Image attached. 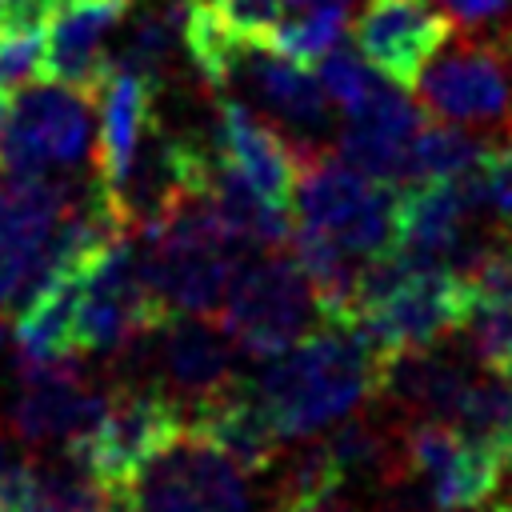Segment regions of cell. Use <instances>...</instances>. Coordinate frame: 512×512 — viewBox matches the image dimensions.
<instances>
[{
    "label": "cell",
    "mask_w": 512,
    "mask_h": 512,
    "mask_svg": "<svg viewBox=\"0 0 512 512\" xmlns=\"http://www.w3.org/2000/svg\"><path fill=\"white\" fill-rule=\"evenodd\" d=\"M392 356L364 324L324 320L248 376V388L284 440H304L380 396Z\"/></svg>",
    "instance_id": "obj_1"
},
{
    "label": "cell",
    "mask_w": 512,
    "mask_h": 512,
    "mask_svg": "<svg viewBox=\"0 0 512 512\" xmlns=\"http://www.w3.org/2000/svg\"><path fill=\"white\" fill-rule=\"evenodd\" d=\"M348 320L364 324L388 352L452 340L468 320V284L452 264H416L384 252L360 264Z\"/></svg>",
    "instance_id": "obj_2"
},
{
    "label": "cell",
    "mask_w": 512,
    "mask_h": 512,
    "mask_svg": "<svg viewBox=\"0 0 512 512\" xmlns=\"http://www.w3.org/2000/svg\"><path fill=\"white\" fill-rule=\"evenodd\" d=\"M240 240L228 232L208 192L184 200L164 224L140 232V264L168 316H216L240 268Z\"/></svg>",
    "instance_id": "obj_3"
},
{
    "label": "cell",
    "mask_w": 512,
    "mask_h": 512,
    "mask_svg": "<svg viewBox=\"0 0 512 512\" xmlns=\"http://www.w3.org/2000/svg\"><path fill=\"white\" fill-rule=\"evenodd\" d=\"M292 216L364 264L392 248L396 184L356 172L328 148H304Z\"/></svg>",
    "instance_id": "obj_4"
},
{
    "label": "cell",
    "mask_w": 512,
    "mask_h": 512,
    "mask_svg": "<svg viewBox=\"0 0 512 512\" xmlns=\"http://www.w3.org/2000/svg\"><path fill=\"white\" fill-rule=\"evenodd\" d=\"M136 512H256L252 472L240 468L204 432H172L120 488Z\"/></svg>",
    "instance_id": "obj_5"
},
{
    "label": "cell",
    "mask_w": 512,
    "mask_h": 512,
    "mask_svg": "<svg viewBox=\"0 0 512 512\" xmlns=\"http://www.w3.org/2000/svg\"><path fill=\"white\" fill-rule=\"evenodd\" d=\"M220 324L240 344V352L272 360L324 320L312 280L304 276L296 256L268 248L252 260H240L220 304Z\"/></svg>",
    "instance_id": "obj_6"
},
{
    "label": "cell",
    "mask_w": 512,
    "mask_h": 512,
    "mask_svg": "<svg viewBox=\"0 0 512 512\" xmlns=\"http://www.w3.org/2000/svg\"><path fill=\"white\" fill-rule=\"evenodd\" d=\"M168 312L152 296L140 264V248L120 236L96 252L80 272L76 296V352L120 356L132 340L160 328Z\"/></svg>",
    "instance_id": "obj_7"
},
{
    "label": "cell",
    "mask_w": 512,
    "mask_h": 512,
    "mask_svg": "<svg viewBox=\"0 0 512 512\" xmlns=\"http://www.w3.org/2000/svg\"><path fill=\"white\" fill-rule=\"evenodd\" d=\"M88 100L68 84H32L12 96L0 128V168L20 176H44L72 168L88 156Z\"/></svg>",
    "instance_id": "obj_8"
},
{
    "label": "cell",
    "mask_w": 512,
    "mask_h": 512,
    "mask_svg": "<svg viewBox=\"0 0 512 512\" xmlns=\"http://www.w3.org/2000/svg\"><path fill=\"white\" fill-rule=\"evenodd\" d=\"M72 200L76 188L68 180L0 168V312H20L32 300L44 248Z\"/></svg>",
    "instance_id": "obj_9"
},
{
    "label": "cell",
    "mask_w": 512,
    "mask_h": 512,
    "mask_svg": "<svg viewBox=\"0 0 512 512\" xmlns=\"http://www.w3.org/2000/svg\"><path fill=\"white\" fill-rule=\"evenodd\" d=\"M180 428H184V408L168 392L140 380H116L108 388V404L92 436L68 456L84 460L120 496L128 476Z\"/></svg>",
    "instance_id": "obj_10"
},
{
    "label": "cell",
    "mask_w": 512,
    "mask_h": 512,
    "mask_svg": "<svg viewBox=\"0 0 512 512\" xmlns=\"http://www.w3.org/2000/svg\"><path fill=\"white\" fill-rule=\"evenodd\" d=\"M104 404L108 392L88 384L76 356L16 364V400L8 412V428L20 444H60L64 452H76L92 436Z\"/></svg>",
    "instance_id": "obj_11"
},
{
    "label": "cell",
    "mask_w": 512,
    "mask_h": 512,
    "mask_svg": "<svg viewBox=\"0 0 512 512\" xmlns=\"http://www.w3.org/2000/svg\"><path fill=\"white\" fill-rule=\"evenodd\" d=\"M452 28V16L436 0H364L352 20V40L388 84L416 88Z\"/></svg>",
    "instance_id": "obj_12"
},
{
    "label": "cell",
    "mask_w": 512,
    "mask_h": 512,
    "mask_svg": "<svg viewBox=\"0 0 512 512\" xmlns=\"http://www.w3.org/2000/svg\"><path fill=\"white\" fill-rule=\"evenodd\" d=\"M212 148L216 156L272 208L292 216L296 200V180H300V160L304 148L292 144L280 128L264 124L244 100L220 96L216 92V128H212Z\"/></svg>",
    "instance_id": "obj_13"
},
{
    "label": "cell",
    "mask_w": 512,
    "mask_h": 512,
    "mask_svg": "<svg viewBox=\"0 0 512 512\" xmlns=\"http://www.w3.org/2000/svg\"><path fill=\"white\" fill-rule=\"evenodd\" d=\"M228 84H240L268 116L292 128L300 136V148H320L316 136L332 128V100L320 76H312L308 64L276 52L268 40H248L240 48Z\"/></svg>",
    "instance_id": "obj_14"
},
{
    "label": "cell",
    "mask_w": 512,
    "mask_h": 512,
    "mask_svg": "<svg viewBox=\"0 0 512 512\" xmlns=\"http://www.w3.org/2000/svg\"><path fill=\"white\" fill-rule=\"evenodd\" d=\"M124 12L128 0H52L44 12V76L96 96L112 72L108 36Z\"/></svg>",
    "instance_id": "obj_15"
},
{
    "label": "cell",
    "mask_w": 512,
    "mask_h": 512,
    "mask_svg": "<svg viewBox=\"0 0 512 512\" xmlns=\"http://www.w3.org/2000/svg\"><path fill=\"white\" fill-rule=\"evenodd\" d=\"M424 108L408 100L396 84H380L364 104L344 112V128L336 132V156L356 172L400 184L412 136L424 128Z\"/></svg>",
    "instance_id": "obj_16"
},
{
    "label": "cell",
    "mask_w": 512,
    "mask_h": 512,
    "mask_svg": "<svg viewBox=\"0 0 512 512\" xmlns=\"http://www.w3.org/2000/svg\"><path fill=\"white\" fill-rule=\"evenodd\" d=\"M184 424H192L196 432H204L216 448H224L240 468H248L252 476L272 472L280 452H284V436L276 432V424L268 420V412L260 408V400L248 388V376L220 392L216 400L184 412Z\"/></svg>",
    "instance_id": "obj_17"
},
{
    "label": "cell",
    "mask_w": 512,
    "mask_h": 512,
    "mask_svg": "<svg viewBox=\"0 0 512 512\" xmlns=\"http://www.w3.org/2000/svg\"><path fill=\"white\" fill-rule=\"evenodd\" d=\"M96 96H100V124H96V172L92 176L100 184H112L132 160L148 124L156 120V84L128 68H112Z\"/></svg>",
    "instance_id": "obj_18"
},
{
    "label": "cell",
    "mask_w": 512,
    "mask_h": 512,
    "mask_svg": "<svg viewBox=\"0 0 512 512\" xmlns=\"http://www.w3.org/2000/svg\"><path fill=\"white\" fill-rule=\"evenodd\" d=\"M184 16H188V0H156L144 12H136L112 56V68H128L160 88L176 48H184Z\"/></svg>",
    "instance_id": "obj_19"
},
{
    "label": "cell",
    "mask_w": 512,
    "mask_h": 512,
    "mask_svg": "<svg viewBox=\"0 0 512 512\" xmlns=\"http://www.w3.org/2000/svg\"><path fill=\"white\" fill-rule=\"evenodd\" d=\"M492 140H480L472 136L468 128L460 124H448V120H432L424 124L412 144H408V160H404V180L400 184H412V180H448V176H468L484 164Z\"/></svg>",
    "instance_id": "obj_20"
},
{
    "label": "cell",
    "mask_w": 512,
    "mask_h": 512,
    "mask_svg": "<svg viewBox=\"0 0 512 512\" xmlns=\"http://www.w3.org/2000/svg\"><path fill=\"white\" fill-rule=\"evenodd\" d=\"M348 12L352 0H288L280 24L272 28V48L300 64H316L340 44Z\"/></svg>",
    "instance_id": "obj_21"
},
{
    "label": "cell",
    "mask_w": 512,
    "mask_h": 512,
    "mask_svg": "<svg viewBox=\"0 0 512 512\" xmlns=\"http://www.w3.org/2000/svg\"><path fill=\"white\" fill-rule=\"evenodd\" d=\"M44 76V20H0V92L16 96Z\"/></svg>",
    "instance_id": "obj_22"
},
{
    "label": "cell",
    "mask_w": 512,
    "mask_h": 512,
    "mask_svg": "<svg viewBox=\"0 0 512 512\" xmlns=\"http://www.w3.org/2000/svg\"><path fill=\"white\" fill-rule=\"evenodd\" d=\"M460 332L480 368L496 372L512 360V304H468V320Z\"/></svg>",
    "instance_id": "obj_23"
},
{
    "label": "cell",
    "mask_w": 512,
    "mask_h": 512,
    "mask_svg": "<svg viewBox=\"0 0 512 512\" xmlns=\"http://www.w3.org/2000/svg\"><path fill=\"white\" fill-rule=\"evenodd\" d=\"M316 76H320L328 100H332L340 112L364 104V100L380 88V72H376L372 64H364L360 56H352L348 48H340V44H336L328 56L316 60Z\"/></svg>",
    "instance_id": "obj_24"
},
{
    "label": "cell",
    "mask_w": 512,
    "mask_h": 512,
    "mask_svg": "<svg viewBox=\"0 0 512 512\" xmlns=\"http://www.w3.org/2000/svg\"><path fill=\"white\" fill-rule=\"evenodd\" d=\"M452 24L468 36H504L512 32V0H444Z\"/></svg>",
    "instance_id": "obj_25"
},
{
    "label": "cell",
    "mask_w": 512,
    "mask_h": 512,
    "mask_svg": "<svg viewBox=\"0 0 512 512\" xmlns=\"http://www.w3.org/2000/svg\"><path fill=\"white\" fill-rule=\"evenodd\" d=\"M484 188H488V212H496L500 228L512 236V136L488 148V156H484Z\"/></svg>",
    "instance_id": "obj_26"
},
{
    "label": "cell",
    "mask_w": 512,
    "mask_h": 512,
    "mask_svg": "<svg viewBox=\"0 0 512 512\" xmlns=\"http://www.w3.org/2000/svg\"><path fill=\"white\" fill-rule=\"evenodd\" d=\"M268 512H352L340 492H308V496H276Z\"/></svg>",
    "instance_id": "obj_27"
},
{
    "label": "cell",
    "mask_w": 512,
    "mask_h": 512,
    "mask_svg": "<svg viewBox=\"0 0 512 512\" xmlns=\"http://www.w3.org/2000/svg\"><path fill=\"white\" fill-rule=\"evenodd\" d=\"M12 440H16V436H12ZM12 440H8V432L0 428V508H4V500H8V492H12V484H16V476H20V468H24V460H28V456L16 452Z\"/></svg>",
    "instance_id": "obj_28"
},
{
    "label": "cell",
    "mask_w": 512,
    "mask_h": 512,
    "mask_svg": "<svg viewBox=\"0 0 512 512\" xmlns=\"http://www.w3.org/2000/svg\"><path fill=\"white\" fill-rule=\"evenodd\" d=\"M8 104H12V96L0 92V128H4V120H8Z\"/></svg>",
    "instance_id": "obj_29"
},
{
    "label": "cell",
    "mask_w": 512,
    "mask_h": 512,
    "mask_svg": "<svg viewBox=\"0 0 512 512\" xmlns=\"http://www.w3.org/2000/svg\"><path fill=\"white\" fill-rule=\"evenodd\" d=\"M484 512H512V500H500V504H484Z\"/></svg>",
    "instance_id": "obj_30"
},
{
    "label": "cell",
    "mask_w": 512,
    "mask_h": 512,
    "mask_svg": "<svg viewBox=\"0 0 512 512\" xmlns=\"http://www.w3.org/2000/svg\"><path fill=\"white\" fill-rule=\"evenodd\" d=\"M8 340V320H4V312H0V344Z\"/></svg>",
    "instance_id": "obj_31"
},
{
    "label": "cell",
    "mask_w": 512,
    "mask_h": 512,
    "mask_svg": "<svg viewBox=\"0 0 512 512\" xmlns=\"http://www.w3.org/2000/svg\"><path fill=\"white\" fill-rule=\"evenodd\" d=\"M496 372H500V376H504V380H508V384H512V360H508V364H504V368H496Z\"/></svg>",
    "instance_id": "obj_32"
}]
</instances>
